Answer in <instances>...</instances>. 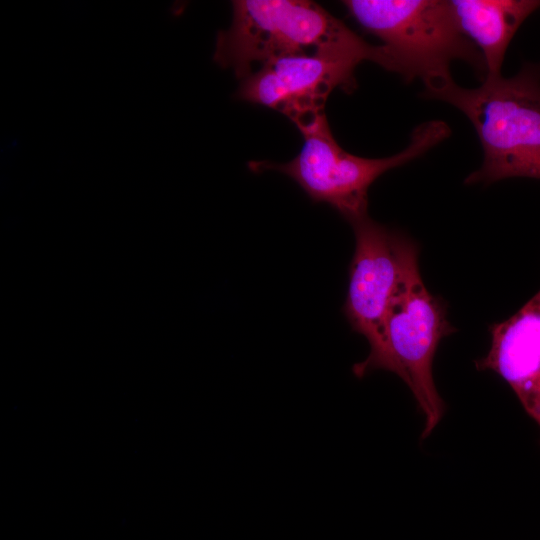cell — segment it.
<instances>
[{
  "instance_id": "obj_9",
  "label": "cell",
  "mask_w": 540,
  "mask_h": 540,
  "mask_svg": "<svg viewBox=\"0 0 540 540\" xmlns=\"http://www.w3.org/2000/svg\"><path fill=\"white\" fill-rule=\"evenodd\" d=\"M462 32L480 51L487 76L501 75L507 47L540 0L449 1Z\"/></svg>"
},
{
  "instance_id": "obj_3",
  "label": "cell",
  "mask_w": 540,
  "mask_h": 540,
  "mask_svg": "<svg viewBox=\"0 0 540 540\" xmlns=\"http://www.w3.org/2000/svg\"><path fill=\"white\" fill-rule=\"evenodd\" d=\"M304 139L286 163L254 161L253 172L275 170L294 180L314 203H326L349 223L368 215V191L385 172L402 166L450 135L449 126L432 120L417 126L408 146L385 158H365L345 151L334 138L326 113L297 127Z\"/></svg>"
},
{
  "instance_id": "obj_6",
  "label": "cell",
  "mask_w": 540,
  "mask_h": 540,
  "mask_svg": "<svg viewBox=\"0 0 540 540\" xmlns=\"http://www.w3.org/2000/svg\"><path fill=\"white\" fill-rule=\"evenodd\" d=\"M365 61L399 74L387 47L359 37L347 44L266 63L241 80L237 96L284 114L298 127L325 113L333 90L353 92L357 87L355 70Z\"/></svg>"
},
{
  "instance_id": "obj_4",
  "label": "cell",
  "mask_w": 540,
  "mask_h": 540,
  "mask_svg": "<svg viewBox=\"0 0 540 540\" xmlns=\"http://www.w3.org/2000/svg\"><path fill=\"white\" fill-rule=\"evenodd\" d=\"M342 3L365 30L390 50L405 81L420 79L424 83V93L453 82L450 68L457 60L470 65L482 81L485 79L484 59L460 29L449 1L347 0Z\"/></svg>"
},
{
  "instance_id": "obj_5",
  "label": "cell",
  "mask_w": 540,
  "mask_h": 540,
  "mask_svg": "<svg viewBox=\"0 0 540 540\" xmlns=\"http://www.w3.org/2000/svg\"><path fill=\"white\" fill-rule=\"evenodd\" d=\"M230 27L217 37L215 61L243 80L287 56L343 45L358 36L319 4L308 0H237Z\"/></svg>"
},
{
  "instance_id": "obj_8",
  "label": "cell",
  "mask_w": 540,
  "mask_h": 540,
  "mask_svg": "<svg viewBox=\"0 0 540 540\" xmlns=\"http://www.w3.org/2000/svg\"><path fill=\"white\" fill-rule=\"evenodd\" d=\"M491 347L475 361L513 389L540 428V289L515 314L489 326Z\"/></svg>"
},
{
  "instance_id": "obj_7",
  "label": "cell",
  "mask_w": 540,
  "mask_h": 540,
  "mask_svg": "<svg viewBox=\"0 0 540 540\" xmlns=\"http://www.w3.org/2000/svg\"><path fill=\"white\" fill-rule=\"evenodd\" d=\"M350 224L355 250L342 311L352 330L364 336L370 346L368 356L352 367L353 374L363 378L383 349L386 313L401 268L402 232L376 222L369 215Z\"/></svg>"
},
{
  "instance_id": "obj_2",
  "label": "cell",
  "mask_w": 540,
  "mask_h": 540,
  "mask_svg": "<svg viewBox=\"0 0 540 540\" xmlns=\"http://www.w3.org/2000/svg\"><path fill=\"white\" fill-rule=\"evenodd\" d=\"M401 268L390 300L381 354L369 367L390 371L409 387L424 417L420 439L441 421L446 405L433 378V359L443 338L456 329L448 321L446 304L425 286L418 264V246L401 235Z\"/></svg>"
},
{
  "instance_id": "obj_1",
  "label": "cell",
  "mask_w": 540,
  "mask_h": 540,
  "mask_svg": "<svg viewBox=\"0 0 540 540\" xmlns=\"http://www.w3.org/2000/svg\"><path fill=\"white\" fill-rule=\"evenodd\" d=\"M459 109L483 149L481 167L466 184L527 177L540 180V72L529 65L512 77L487 76L477 88L454 81L423 94Z\"/></svg>"
}]
</instances>
